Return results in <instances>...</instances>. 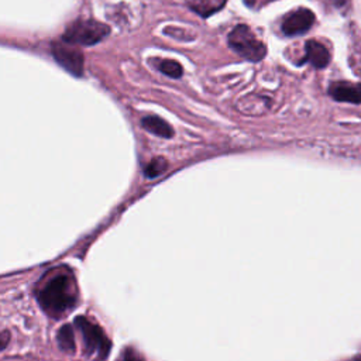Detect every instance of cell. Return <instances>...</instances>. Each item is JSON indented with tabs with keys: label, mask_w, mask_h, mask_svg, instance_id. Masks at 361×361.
I'll use <instances>...</instances> for the list:
<instances>
[{
	"label": "cell",
	"mask_w": 361,
	"mask_h": 361,
	"mask_svg": "<svg viewBox=\"0 0 361 361\" xmlns=\"http://www.w3.org/2000/svg\"><path fill=\"white\" fill-rule=\"evenodd\" d=\"M142 127L155 134V135H159V137H164V138H171L173 135V128L165 121L162 120L161 117H157V116H147L142 118Z\"/></svg>",
	"instance_id": "9c48e42d"
},
{
	"label": "cell",
	"mask_w": 361,
	"mask_h": 361,
	"mask_svg": "<svg viewBox=\"0 0 361 361\" xmlns=\"http://www.w3.org/2000/svg\"><path fill=\"white\" fill-rule=\"evenodd\" d=\"M353 361H360V357H355Z\"/></svg>",
	"instance_id": "e0dca14e"
},
{
	"label": "cell",
	"mask_w": 361,
	"mask_h": 361,
	"mask_svg": "<svg viewBox=\"0 0 361 361\" xmlns=\"http://www.w3.org/2000/svg\"><path fill=\"white\" fill-rule=\"evenodd\" d=\"M110 28L96 20H76L63 32L62 39L71 45H94L102 41Z\"/></svg>",
	"instance_id": "3957f363"
},
{
	"label": "cell",
	"mask_w": 361,
	"mask_h": 361,
	"mask_svg": "<svg viewBox=\"0 0 361 361\" xmlns=\"http://www.w3.org/2000/svg\"><path fill=\"white\" fill-rule=\"evenodd\" d=\"M329 93L334 100H338V102H347L353 104L360 103L358 87L351 83H344V82L333 83L329 89Z\"/></svg>",
	"instance_id": "ba28073f"
},
{
	"label": "cell",
	"mask_w": 361,
	"mask_h": 361,
	"mask_svg": "<svg viewBox=\"0 0 361 361\" xmlns=\"http://www.w3.org/2000/svg\"><path fill=\"white\" fill-rule=\"evenodd\" d=\"M314 23V14L309 8H299L288 14L282 21V31L288 37L302 35L310 30Z\"/></svg>",
	"instance_id": "8992f818"
},
{
	"label": "cell",
	"mask_w": 361,
	"mask_h": 361,
	"mask_svg": "<svg viewBox=\"0 0 361 361\" xmlns=\"http://www.w3.org/2000/svg\"><path fill=\"white\" fill-rule=\"evenodd\" d=\"M8 341H10V333L8 331H1L0 333V351L7 347Z\"/></svg>",
	"instance_id": "9a60e30c"
},
{
	"label": "cell",
	"mask_w": 361,
	"mask_h": 361,
	"mask_svg": "<svg viewBox=\"0 0 361 361\" xmlns=\"http://www.w3.org/2000/svg\"><path fill=\"white\" fill-rule=\"evenodd\" d=\"M75 324L82 333L86 354L89 357H96L97 360H104L111 348V343L106 333L97 324L83 316L76 317Z\"/></svg>",
	"instance_id": "277c9868"
},
{
	"label": "cell",
	"mask_w": 361,
	"mask_h": 361,
	"mask_svg": "<svg viewBox=\"0 0 361 361\" xmlns=\"http://www.w3.org/2000/svg\"><path fill=\"white\" fill-rule=\"evenodd\" d=\"M158 69L164 75H166L169 78H173V79H179L182 76V73H183L182 66L176 61H173V59H161L158 62Z\"/></svg>",
	"instance_id": "7c38bea8"
},
{
	"label": "cell",
	"mask_w": 361,
	"mask_h": 361,
	"mask_svg": "<svg viewBox=\"0 0 361 361\" xmlns=\"http://www.w3.org/2000/svg\"><path fill=\"white\" fill-rule=\"evenodd\" d=\"M228 45L235 54L251 62L261 61L267 54L265 44L258 39L245 24H238L231 30L228 34Z\"/></svg>",
	"instance_id": "7a4b0ae2"
},
{
	"label": "cell",
	"mask_w": 361,
	"mask_h": 361,
	"mask_svg": "<svg viewBox=\"0 0 361 361\" xmlns=\"http://www.w3.org/2000/svg\"><path fill=\"white\" fill-rule=\"evenodd\" d=\"M52 55L55 61L75 76H82L83 73V55L79 49L73 48L71 44H54Z\"/></svg>",
	"instance_id": "5b68a950"
},
{
	"label": "cell",
	"mask_w": 361,
	"mask_h": 361,
	"mask_svg": "<svg viewBox=\"0 0 361 361\" xmlns=\"http://www.w3.org/2000/svg\"><path fill=\"white\" fill-rule=\"evenodd\" d=\"M56 341H58V345L62 351H65V353H73L75 351V336H73V330L69 324H63L58 330Z\"/></svg>",
	"instance_id": "8fae6325"
},
{
	"label": "cell",
	"mask_w": 361,
	"mask_h": 361,
	"mask_svg": "<svg viewBox=\"0 0 361 361\" xmlns=\"http://www.w3.org/2000/svg\"><path fill=\"white\" fill-rule=\"evenodd\" d=\"M76 285L71 275L54 276L38 293L41 307L51 316H61L76 303Z\"/></svg>",
	"instance_id": "6da1fadb"
},
{
	"label": "cell",
	"mask_w": 361,
	"mask_h": 361,
	"mask_svg": "<svg viewBox=\"0 0 361 361\" xmlns=\"http://www.w3.org/2000/svg\"><path fill=\"white\" fill-rule=\"evenodd\" d=\"M168 166V162L164 158H154L144 169V173L147 178H155L161 175Z\"/></svg>",
	"instance_id": "4fadbf2b"
},
{
	"label": "cell",
	"mask_w": 361,
	"mask_h": 361,
	"mask_svg": "<svg viewBox=\"0 0 361 361\" xmlns=\"http://www.w3.org/2000/svg\"><path fill=\"white\" fill-rule=\"evenodd\" d=\"M244 1H245V4H248V6H252L255 0H244Z\"/></svg>",
	"instance_id": "2e32d148"
},
{
	"label": "cell",
	"mask_w": 361,
	"mask_h": 361,
	"mask_svg": "<svg viewBox=\"0 0 361 361\" xmlns=\"http://www.w3.org/2000/svg\"><path fill=\"white\" fill-rule=\"evenodd\" d=\"M117 361H144V360H142V357L137 351H134L133 348L128 347L124 351H121V354H120Z\"/></svg>",
	"instance_id": "5bb4252c"
},
{
	"label": "cell",
	"mask_w": 361,
	"mask_h": 361,
	"mask_svg": "<svg viewBox=\"0 0 361 361\" xmlns=\"http://www.w3.org/2000/svg\"><path fill=\"white\" fill-rule=\"evenodd\" d=\"M305 51H306V56L303 62H309L316 69H323L330 62V54L327 48L319 41H314V39L306 41Z\"/></svg>",
	"instance_id": "52a82bcc"
},
{
	"label": "cell",
	"mask_w": 361,
	"mask_h": 361,
	"mask_svg": "<svg viewBox=\"0 0 361 361\" xmlns=\"http://www.w3.org/2000/svg\"><path fill=\"white\" fill-rule=\"evenodd\" d=\"M227 0H189V7L202 17H209L210 14L219 11Z\"/></svg>",
	"instance_id": "30bf717a"
}]
</instances>
